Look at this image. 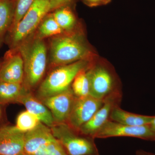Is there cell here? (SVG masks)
I'll return each instance as SVG.
<instances>
[{"label": "cell", "mask_w": 155, "mask_h": 155, "mask_svg": "<svg viewBox=\"0 0 155 155\" xmlns=\"http://www.w3.org/2000/svg\"><path fill=\"white\" fill-rule=\"evenodd\" d=\"M50 11L48 0H35L24 17L9 32L11 50H16L21 44L27 40Z\"/></svg>", "instance_id": "5"}, {"label": "cell", "mask_w": 155, "mask_h": 155, "mask_svg": "<svg viewBox=\"0 0 155 155\" xmlns=\"http://www.w3.org/2000/svg\"><path fill=\"white\" fill-rule=\"evenodd\" d=\"M86 68L82 69L76 75L72 81V88L77 97L89 95V84L86 74Z\"/></svg>", "instance_id": "21"}, {"label": "cell", "mask_w": 155, "mask_h": 155, "mask_svg": "<svg viewBox=\"0 0 155 155\" xmlns=\"http://www.w3.org/2000/svg\"><path fill=\"white\" fill-rule=\"evenodd\" d=\"M90 61H80L58 67L49 73L40 85L37 97L41 100L67 90L71 87L78 72L87 68Z\"/></svg>", "instance_id": "4"}, {"label": "cell", "mask_w": 155, "mask_h": 155, "mask_svg": "<svg viewBox=\"0 0 155 155\" xmlns=\"http://www.w3.org/2000/svg\"><path fill=\"white\" fill-rule=\"evenodd\" d=\"M18 103L23 104L27 110L36 116L41 123L48 127H52L56 124L47 107L29 91H27L22 95Z\"/></svg>", "instance_id": "14"}, {"label": "cell", "mask_w": 155, "mask_h": 155, "mask_svg": "<svg viewBox=\"0 0 155 155\" xmlns=\"http://www.w3.org/2000/svg\"><path fill=\"white\" fill-rule=\"evenodd\" d=\"M89 84V94L98 99L104 100L115 93L122 92L115 71L107 62L96 57L90 61L86 69Z\"/></svg>", "instance_id": "3"}, {"label": "cell", "mask_w": 155, "mask_h": 155, "mask_svg": "<svg viewBox=\"0 0 155 155\" xmlns=\"http://www.w3.org/2000/svg\"><path fill=\"white\" fill-rule=\"evenodd\" d=\"M51 128L68 155H99L94 139L79 134L65 123L55 124Z\"/></svg>", "instance_id": "6"}, {"label": "cell", "mask_w": 155, "mask_h": 155, "mask_svg": "<svg viewBox=\"0 0 155 155\" xmlns=\"http://www.w3.org/2000/svg\"><path fill=\"white\" fill-rule=\"evenodd\" d=\"M1 65H0V68H1Z\"/></svg>", "instance_id": "30"}, {"label": "cell", "mask_w": 155, "mask_h": 155, "mask_svg": "<svg viewBox=\"0 0 155 155\" xmlns=\"http://www.w3.org/2000/svg\"><path fill=\"white\" fill-rule=\"evenodd\" d=\"M34 1L35 0H15L14 19L9 31L14 28L17 23L24 17V15L32 5Z\"/></svg>", "instance_id": "22"}, {"label": "cell", "mask_w": 155, "mask_h": 155, "mask_svg": "<svg viewBox=\"0 0 155 155\" xmlns=\"http://www.w3.org/2000/svg\"><path fill=\"white\" fill-rule=\"evenodd\" d=\"M16 50H18L24 64L23 84L29 91L37 85L45 72L46 46L43 40L35 37L24 41Z\"/></svg>", "instance_id": "2"}, {"label": "cell", "mask_w": 155, "mask_h": 155, "mask_svg": "<svg viewBox=\"0 0 155 155\" xmlns=\"http://www.w3.org/2000/svg\"><path fill=\"white\" fill-rule=\"evenodd\" d=\"M28 90L23 84L6 82L0 80V104L18 103L19 99Z\"/></svg>", "instance_id": "16"}, {"label": "cell", "mask_w": 155, "mask_h": 155, "mask_svg": "<svg viewBox=\"0 0 155 155\" xmlns=\"http://www.w3.org/2000/svg\"><path fill=\"white\" fill-rule=\"evenodd\" d=\"M51 10H55L68 5L73 0H48Z\"/></svg>", "instance_id": "24"}, {"label": "cell", "mask_w": 155, "mask_h": 155, "mask_svg": "<svg viewBox=\"0 0 155 155\" xmlns=\"http://www.w3.org/2000/svg\"><path fill=\"white\" fill-rule=\"evenodd\" d=\"M122 98V92L115 93L106 97L103 100L102 106L88 122L80 127L78 133L95 139L98 131L110 120V116L114 108L120 106Z\"/></svg>", "instance_id": "9"}, {"label": "cell", "mask_w": 155, "mask_h": 155, "mask_svg": "<svg viewBox=\"0 0 155 155\" xmlns=\"http://www.w3.org/2000/svg\"><path fill=\"white\" fill-rule=\"evenodd\" d=\"M40 122L36 116L26 110L17 116L15 127L19 131L25 133L35 129Z\"/></svg>", "instance_id": "20"}, {"label": "cell", "mask_w": 155, "mask_h": 155, "mask_svg": "<svg viewBox=\"0 0 155 155\" xmlns=\"http://www.w3.org/2000/svg\"><path fill=\"white\" fill-rule=\"evenodd\" d=\"M24 64L19 53L11 50L0 68V80L11 83L23 84Z\"/></svg>", "instance_id": "13"}, {"label": "cell", "mask_w": 155, "mask_h": 155, "mask_svg": "<svg viewBox=\"0 0 155 155\" xmlns=\"http://www.w3.org/2000/svg\"><path fill=\"white\" fill-rule=\"evenodd\" d=\"M104 101L91 95L76 97L66 124L78 133L80 127L88 122L102 106Z\"/></svg>", "instance_id": "8"}, {"label": "cell", "mask_w": 155, "mask_h": 155, "mask_svg": "<svg viewBox=\"0 0 155 155\" xmlns=\"http://www.w3.org/2000/svg\"><path fill=\"white\" fill-rule=\"evenodd\" d=\"M64 33V30L58 25L52 14L46 16L42 20L35 37L43 40L45 38L58 36Z\"/></svg>", "instance_id": "19"}, {"label": "cell", "mask_w": 155, "mask_h": 155, "mask_svg": "<svg viewBox=\"0 0 155 155\" xmlns=\"http://www.w3.org/2000/svg\"><path fill=\"white\" fill-rule=\"evenodd\" d=\"M56 140L51 127L41 122L35 129L25 133L23 154L35 155Z\"/></svg>", "instance_id": "11"}, {"label": "cell", "mask_w": 155, "mask_h": 155, "mask_svg": "<svg viewBox=\"0 0 155 155\" xmlns=\"http://www.w3.org/2000/svg\"><path fill=\"white\" fill-rule=\"evenodd\" d=\"M1 105V104H0ZM2 108H1V106H0V119H1V116H2Z\"/></svg>", "instance_id": "28"}, {"label": "cell", "mask_w": 155, "mask_h": 155, "mask_svg": "<svg viewBox=\"0 0 155 155\" xmlns=\"http://www.w3.org/2000/svg\"><path fill=\"white\" fill-rule=\"evenodd\" d=\"M35 155H69L60 142L56 140L48 145Z\"/></svg>", "instance_id": "23"}, {"label": "cell", "mask_w": 155, "mask_h": 155, "mask_svg": "<svg viewBox=\"0 0 155 155\" xmlns=\"http://www.w3.org/2000/svg\"><path fill=\"white\" fill-rule=\"evenodd\" d=\"M90 7H97L106 5L111 2L112 0H82Z\"/></svg>", "instance_id": "25"}, {"label": "cell", "mask_w": 155, "mask_h": 155, "mask_svg": "<svg viewBox=\"0 0 155 155\" xmlns=\"http://www.w3.org/2000/svg\"><path fill=\"white\" fill-rule=\"evenodd\" d=\"M150 127L154 131H155V116H154L152 121L149 125Z\"/></svg>", "instance_id": "27"}, {"label": "cell", "mask_w": 155, "mask_h": 155, "mask_svg": "<svg viewBox=\"0 0 155 155\" xmlns=\"http://www.w3.org/2000/svg\"><path fill=\"white\" fill-rule=\"evenodd\" d=\"M118 137H127L155 141V131L149 125L129 126L108 120L98 131L95 138H107Z\"/></svg>", "instance_id": "7"}, {"label": "cell", "mask_w": 155, "mask_h": 155, "mask_svg": "<svg viewBox=\"0 0 155 155\" xmlns=\"http://www.w3.org/2000/svg\"><path fill=\"white\" fill-rule=\"evenodd\" d=\"M24 155V154H23V153H22V154H21V155Z\"/></svg>", "instance_id": "29"}, {"label": "cell", "mask_w": 155, "mask_h": 155, "mask_svg": "<svg viewBox=\"0 0 155 155\" xmlns=\"http://www.w3.org/2000/svg\"><path fill=\"white\" fill-rule=\"evenodd\" d=\"M136 155H155V154L146 151L144 150H139L136 152Z\"/></svg>", "instance_id": "26"}, {"label": "cell", "mask_w": 155, "mask_h": 155, "mask_svg": "<svg viewBox=\"0 0 155 155\" xmlns=\"http://www.w3.org/2000/svg\"><path fill=\"white\" fill-rule=\"evenodd\" d=\"M154 116H146L130 113L117 106L112 111L110 120L122 125L129 126L149 125Z\"/></svg>", "instance_id": "15"}, {"label": "cell", "mask_w": 155, "mask_h": 155, "mask_svg": "<svg viewBox=\"0 0 155 155\" xmlns=\"http://www.w3.org/2000/svg\"><path fill=\"white\" fill-rule=\"evenodd\" d=\"M25 133L15 126L0 128V155H20L23 153Z\"/></svg>", "instance_id": "12"}, {"label": "cell", "mask_w": 155, "mask_h": 155, "mask_svg": "<svg viewBox=\"0 0 155 155\" xmlns=\"http://www.w3.org/2000/svg\"><path fill=\"white\" fill-rule=\"evenodd\" d=\"M76 97L70 87L63 92L41 101L51 111L56 124H66Z\"/></svg>", "instance_id": "10"}, {"label": "cell", "mask_w": 155, "mask_h": 155, "mask_svg": "<svg viewBox=\"0 0 155 155\" xmlns=\"http://www.w3.org/2000/svg\"><path fill=\"white\" fill-rule=\"evenodd\" d=\"M50 55L51 64L55 67L78 61H91L97 57L83 34L76 30L53 38Z\"/></svg>", "instance_id": "1"}, {"label": "cell", "mask_w": 155, "mask_h": 155, "mask_svg": "<svg viewBox=\"0 0 155 155\" xmlns=\"http://www.w3.org/2000/svg\"><path fill=\"white\" fill-rule=\"evenodd\" d=\"M14 5L12 0H0V47L13 23Z\"/></svg>", "instance_id": "17"}, {"label": "cell", "mask_w": 155, "mask_h": 155, "mask_svg": "<svg viewBox=\"0 0 155 155\" xmlns=\"http://www.w3.org/2000/svg\"><path fill=\"white\" fill-rule=\"evenodd\" d=\"M53 15L64 33H69L75 30L77 20L72 9L68 6L57 9Z\"/></svg>", "instance_id": "18"}]
</instances>
